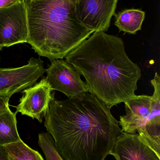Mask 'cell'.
Listing matches in <instances>:
<instances>
[{"mask_svg": "<svg viewBox=\"0 0 160 160\" xmlns=\"http://www.w3.org/2000/svg\"><path fill=\"white\" fill-rule=\"evenodd\" d=\"M44 126L65 160H104L122 133L119 121L89 92L58 100L53 96Z\"/></svg>", "mask_w": 160, "mask_h": 160, "instance_id": "6da1fadb", "label": "cell"}, {"mask_svg": "<svg viewBox=\"0 0 160 160\" xmlns=\"http://www.w3.org/2000/svg\"><path fill=\"white\" fill-rule=\"evenodd\" d=\"M65 58L85 78L89 93L110 109L136 95L141 69L121 38L95 32Z\"/></svg>", "mask_w": 160, "mask_h": 160, "instance_id": "7a4b0ae2", "label": "cell"}, {"mask_svg": "<svg viewBox=\"0 0 160 160\" xmlns=\"http://www.w3.org/2000/svg\"><path fill=\"white\" fill-rule=\"evenodd\" d=\"M27 11V42L39 56L63 59L93 33L78 21L72 1L31 0Z\"/></svg>", "mask_w": 160, "mask_h": 160, "instance_id": "3957f363", "label": "cell"}, {"mask_svg": "<svg viewBox=\"0 0 160 160\" xmlns=\"http://www.w3.org/2000/svg\"><path fill=\"white\" fill-rule=\"evenodd\" d=\"M118 0H72L80 23L93 32L108 31Z\"/></svg>", "mask_w": 160, "mask_h": 160, "instance_id": "277c9868", "label": "cell"}, {"mask_svg": "<svg viewBox=\"0 0 160 160\" xmlns=\"http://www.w3.org/2000/svg\"><path fill=\"white\" fill-rule=\"evenodd\" d=\"M46 72L43 61L32 57L20 67H0V96H12L36 83Z\"/></svg>", "mask_w": 160, "mask_h": 160, "instance_id": "5b68a950", "label": "cell"}, {"mask_svg": "<svg viewBox=\"0 0 160 160\" xmlns=\"http://www.w3.org/2000/svg\"><path fill=\"white\" fill-rule=\"evenodd\" d=\"M27 11L22 0L0 8V39L4 48L27 42Z\"/></svg>", "mask_w": 160, "mask_h": 160, "instance_id": "8992f818", "label": "cell"}, {"mask_svg": "<svg viewBox=\"0 0 160 160\" xmlns=\"http://www.w3.org/2000/svg\"><path fill=\"white\" fill-rule=\"evenodd\" d=\"M46 72V80L52 90L64 93L68 98L89 92L86 83L81 79V75L72 65L63 59L52 60Z\"/></svg>", "mask_w": 160, "mask_h": 160, "instance_id": "52a82bcc", "label": "cell"}, {"mask_svg": "<svg viewBox=\"0 0 160 160\" xmlns=\"http://www.w3.org/2000/svg\"><path fill=\"white\" fill-rule=\"evenodd\" d=\"M52 91L46 78H43L38 83L23 90L19 103L13 106L16 109L15 112L21 113L42 123L54 94V92L51 94Z\"/></svg>", "mask_w": 160, "mask_h": 160, "instance_id": "ba28073f", "label": "cell"}, {"mask_svg": "<svg viewBox=\"0 0 160 160\" xmlns=\"http://www.w3.org/2000/svg\"><path fill=\"white\" fill-rule=\"evenodd\" d=\"M111 155L116 160H160V156L139 134L123 132L117 137Z\"/></svg>", "mask_w": 160, "mask_h": 160, "instance_id": "9c48e42d", "label": "cell"}, {"mask_svg": "<svg viewBox=\"0 0 160 160\" xmlns=\"http://www.w3.org/2000/svg\"><path fill=\"white\" fill-rule=\"evenodd\" d=\"M151 96L140 95L125 102L126 114L120 117L119 125L123 132L135 134L144 127L151 108Z\"/></svg>", "mask_w": 160, "mask_h": 160, "instance_id": "30bf717a", "label": "cell"}, {"mask_svg": "<svg viewBox=\"0 0 160 160\" xmlns=\"http://www.w3.org/2000/svg\"><path fill=\"white\" fill-rule=\"evenodd\" d=\"M154 88L149 116L144 127L138 132L140 137L160 156V77L157 73L151 81Z\"/></svg>", "mask_w": 160, "mask_h": 160, "instance_id": "8fae6325", "label": "cell"}, {"mask_svg": "<svg viewBox=\"0 0 160 160\" xmlns=\"http://www.w3.org/2000/svg\"><path fill=\"white\" fill-rule=\"evenodd\" d=\"M115 25L119 31L135 34L142 29L145 12L138 9H128L115 14Z\"/></svg>", "mask_w": 160, "mask_h": 160, "instance_id": "7c38bea8", "label": "cell"}, {"mask_svg": "<svg viewBox=\"0 0 160 160\" xmlns=\"http://www.w3.org/2000/svg\"><path fill=\"white\" fill-rule=\"evenodd\" d=\"M16 114L9 108L0 115V146L4 147L21 140L17 129Z\"/></svg>", "mask_w": 160, "mask_h": 160, "instance_id": "4fadbf2b", "label": "cell"}, {"mask_svg": "<svg viewBox=\"0 0 160 160\" xmlns=\"http://www.w3.org/2000/svg\"><path fill=\"white\" fill-rule=\"evenodd\" d=\"M4 147L9 158L14 160H44L38 152L30 148L21 140Z\"/></svg>", "mask_w": 160, "mask_h": 160, "instance_id": "5bb4252c", "label": "cell"}, {"mask_svg": "<svg viewBox=\"0 0 160 160\" xmlns=\"http://www.w3.org/2000/svg\"><path fill=\"white\" fill-rule=\"evenodd\" d=\"M38 138L39 146L43 151L46 160H65L57 151L53 137L49 132L39 133Z\"/></svg>", "mask_w": 160, "mask_h": 160, "instance_id": "9a60e30c", "label": "cell"}, {"mask_svg": "<svg viewBox=\"0 0 160 160\" xmlns=\"http://www.w3.org/2000/svg\"><path fill=\"white\" fill-rule=\"evenodd\" d=\"M11 97L8 95L0 96V115L9 109L8 102Z\"/></svg>", "mask_w": 160, "mask_h": 160, "instance_id": "2e32d148", "label": "cell"}, {"mask_svg": "<svg viewBox=\"0 0 160 160\" xmlns=\"http://www.w3.org/2000/svg\"><path fill=\"white\" fill-rule=\"evenodd\" d=\"M0 160H10L8 153L4 147L0 146Z\"/></svg>", "mask_w": 160, "mask_h": 160, "instance_id": "e0dca14e", "label": "cell"}, {"mask_svg": "<svg viewBox=\"0 0 160 160\" xmlns=\"http://www.w3.org/2000/svg\"><path fill=\"white\" fill-rule=\"evenodd\" d=\"M18 1L19 0H0V8L9 6Z\"/></svg>", "mask_w": 160, "mask_h": 160, "instance_id": "ac0fdd59", "label": "cell"}, {"mask_svg": "<svg viewBox=\"0 0 160 160\" xmlns=\"http://www.w3.org/2000/svg\"><path fill=\"white\" fill-rule=\"evenodd\" d=\"M4 48L3 46V43H2V41H1V39H0V50H2L3 49V48Z\"/></svg>", "mask_w": 160, "mask_h": 160, "instance_id": "d6986e66", "label": "cell"}, {"mask_svg": "<svg viewBox=\"0 0 160 160\" xmlns=\"http://www.w3.org/2000/svg\"><path fill=\"white\" fill-rule=\"evenodd\" d=\"M22 1L23 2H29V1H31V0H22Z\"/></svg>", "mask_w": 160, "mask_h": 160, "instance_id": "ffe728a7", "label": "cell"}, {"mask_svg": "<svg viewBox=\"0 0 160 160\" xmlns=\"http://www.w3.org/2000/svg\"><path fill=\"white\" fill-rule=\"evenodd\" d=\"M9 160H14L12 159L11 158H9Z\"/></svg>", "mask_w": 160, "mask_h": 160, "instance_id": "44dd1931", "label": "cell"}, {"mask_svg": "<svg viewBox=\"0 0 160 160\" xmlns=\"http://www.w3.org/2000/svg\"><path fill=\"white\" fill-rule=\"evenodd\" d=\"M66 1H72V0H66Z\"/></svg>", "mask_w": 160, "mask_h": 160, "instance_id": "7402d4cb", "label": "cell"}, {"mask_svg": "<svg viewBox=\"0 0 160 160\" xmlns=\"http://www.w3.org/2000/svg\"><path fill=\"white\" fill-rule=\"evenodd\" d=\"M0 61H1V58H0Z\"/></svg>", "mask_w": 160, "mask_h": 160, "instance_id": "603a6c76", "label": "cell"}, {"mask_svg": "<svg viewBox=\"0 0 160 160\" xmlns=\"http://www.w3.org/2000/svg\"></svg>", "mask_w": 160, "mask_h": 160, "instance_id": "cb8c5ba5", "label": "cell"}]
</instances>
